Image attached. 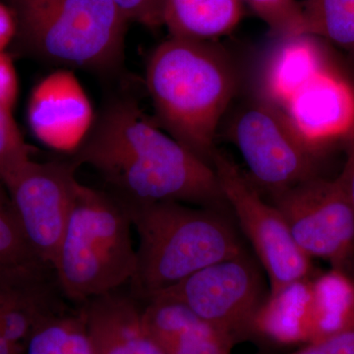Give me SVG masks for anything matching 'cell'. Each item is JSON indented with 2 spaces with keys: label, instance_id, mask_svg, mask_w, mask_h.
<instances>
[{
  "label": "cell",
  "instance_id": "9",
  "mask_svg": "<svg viewBox=\"0 0 354 354\" xmlns=\"http://www.w3.org/2000/svg\"><path fill=\"white\" fill-rule=\"evenodd\" d=\"M78 165L70 160H31L6 185L28 245L53 267L73 204Z\"/></svg>",
  "mask_w": 354,
  "mask_h": 354
},
{
  "label": "cell",
  "instance_id": "20",
  "mask_svg": "<svg viewBox=\"0 0 354 354\" xmlns=\"http://www.w3.org/2000/svg\"><path fill=\"white\" fill-rule=\"evenodd\" d=\"M301 34L354 53V0H308L302 7Z\"/></svg>",
  "mask_w": 354,
  "mask_h": 354
},
{
  "label": "cell",
  "instance_id": "3",
  "mask_svg": "<svg viewBox=\"0 0 354 354\" xmlns=\"http://www.w3.org/2000/svg\"><path fill=\"white\" fill-rule=\"evenodd\" d=\"M127 207L139 239L129 283L138 300L147 301L194 272L243 252L234 227L218 209L178 202Z\"/></svg>",
  "mask_w": 354,
  "mask_h": 354
},
{
  "label": "cell",
  "instance_id": "2",
  "mask_svg": "<svg viewBox=\"0 0 354 354\" xmlns=\"http://www.w3.org/2000/svg\"><path fill=\"white\" fill-rule=\"evenodd\" d=\"M146 86L156 124L212 165L216 130L236 87L227 55L209 41L171 37L151 53Z\"/></svg>",
  "mask_w": 354,
  "mask_h": 354
},
{
  "label": "cell",
  "instance_id": "15",
  "mask_svg": "<svg viewBox=\"0 0 354 354\" xmlns=\"http://www.w3.org/2000/svg\"><path fill=\"white\" fill-rule=\"evenodd\" d=\"M322 53L310 35L281 38L263 70V99L283 109L300 88L329 67Z\"/></svg>",
  "mask_w": 354,
  "mask_h": 354
},
{
  "label": "cell",
  "instance_id": "13",
  "mask_svg": "<svg viewBox=\"0 0 354 354\" xmlns=\"http://www.w3.org/2000/svg\"><path fill=\"white\" fill-rule=\"evenodd\" d=\"M120 290L78 305L93 353L165 354L147 330L139 300Z\"/></svg>",
  "mask_w": 354,
  "mask_h": 354
},
{
  "label": "cell",
  "instance_id": "4",
  "mask_svg": "<svg viewBox=\"0 0 354 354\" xmlns=\"http://www.w3.org/2000/svg\"><path fill=\"white\" fill-rule=\"evenodd\" d=\"M131 216L109 191L77 184L53 269L70 304L78 305L129 285L136 270Z\"/></svg>",
  "mask_w": 354,
  "mask_h": 354
},
{
  "label": "cell",
  "instance_id": "5",
  "mask_svg": "<svg viewBox=\"0 0 354 354\" xmlns=\"http://www.w3.org/2000/svg\"><path fill=\"white\" fill-rule=\"evenodd\" d=\"M8 1L16 38L39 59L101 74L122 64L129 21L113 0Z\"/></svg>",
  "mask_w": 354,
  "mask_h": 354
},
{
  "label": "cell",
  "instance_id": "25",
  "mask_svg": "<svg viewBox=\"0 0 354 354\" xmlns=\"http://www.w3.org/2000/svg\"><path fill=\"white\" fill-rule=\"evenodd\" d=\"M19 84L10 55L0 51V106L12 111L17 102Z\"/></svg>",
  "mask_w": 354,
  "mask_h": 354
},
{
  "label": "cell",
  "instance_id": "12",
  "mask_svg": "<svg viewBox=\"0 0 354 354\" xmlns=\"http://www.w3.org/2000/svg\"><path fill=\"white\" fill-rule=\"evenodd\" d=\"M301 139L316 153L354 131V90L330 67L290 97L283 109Z\"/></svg>",
  "mask_w": 354,
  "mask_h": 354
},
{
  "label": "cell",
  "instance_id": "10",
  "mask_svg": "<svg viewBox=\"0 0 354 354\" xmlns=\"http://www.w3.org/2000/svg\"><path fill=\"white\" fill-rule=\"evenodd\" d=\"M262 293L259 271L242 252L209 265L151 298L180 302L216 329L234 337L253 325L264 302Z\"/></svg>",
  "mask_w": 354,
  "mask_h": 354
},
{
  "label": "cell",
  "instance_id": "21",
  "mask_svg": "<svg viewBox=\"0 0 354 354\" xmlns=\"http://www.w3.org/2000/svg\"><path fill=\"white\" fill-rule=\"evenodd\" d=\"M39 261L32 252L16 216L6 184L0 180V265Z\"/></svg>",
  "mask_w": 354,
  "mask_h": 354
},
{
  "label": "cell",
  "instance_id": "24",
  "mask_svg": "<svg viewBox=\"0 0 354 354\" xmlns=\"http://www.w3.org/2000/svg\"><path fill=\"white\" fill-rule=\"evenodd\" d=\"M291 354H354V330L309 342Z\"/></svg>",
  "mask_w": 354,
  "mask_h": 354
},
{
  "label": "cell",
  "instance_id": "8",
  "mask_svg": "<svg viewBox=\"0 0 354 354\" xmlns=\"http://www.w3.org/2000/svg\"><path fill=\"white\" fill-rule=\"evenodd\" d=\"M272 196L302 252L341 270L354 251V212L339 181L314 176Z\"/></svg>",
  "mask_w": 354,
  "mask_h": 354
},
{
  "label": "cell",
  "instance_id": "18",
  "mask_svg": "<svg viewBox=\"0 0 354 354\" xmlns=\"http://www.w3.org/2000/svg\"><path fill=\"white\" fill-rule=\"evenodd\" d=\"M313 339L354 330V283L334 269L312 279Z\"/></svg>",
  "mask_w": 354,
  "mask_h": 354
},
{
  "label": "cell",
  "instance_id": "16",
  "mask_svg": "<svg viewBox=\"0 0 354 354\" xmlns=\"http://www.w3.org/2000/svg\"><path fill=\"white\" fill-rule=\"evenodd\" d=\"M253 327L281 344H309L313 339V293L310 278L270 292L256 313Z\"/></svg>",
  "mask_w": 354,
  "mask_h": 354
},
{
  "label": "cell",
  "instance_id": "6",
  "mask_svg": "<svg viewBox=\"0 0 354 354\" xmlns=\"http://www.w3.org/2000/svg\"><path fill=\"white\" fill-rule=\"evenodd\" d=\"M230 134L253 180L272 195L316 176L317 153L283 109L263 97L237 113Z\"/></svg>",
  "mask_w": 354,
  "mask_h": 354
},
{
  "label": "cell",
  "instance_id": "28",
  "mask_svg": "<svg viewBox=\"0 0 354 354\" xmlns=\"http://www.w3.org/2000/svg\"><path fill=\"white\" fill-rule=\"evenodd\" d=\"M17 25L10 7L0 2V51H6L7 46L16 38Z\"/></svg>",
  "mask_w": 354,
  "mask_h": 354
},
{
  "label": "cell",
  "instance_id": "14",
  "mask_svg": "<svg viewBox=\"0 0 354 354\" xmlns=\"http://www.w3.org/2000/svg\"><path fill=\"white\" fill-rule=\"evenodd\" d=\"M147 330L165 354H230L234 337L216 329L185 305L153 297L142 308Z\"/></svg>",
  "mask_w": 354,
  "mask_h": 354
},
{
  "label": "cell",
  "instance_id": "23",
  "mask_svg": "<svg viewBox=\"0 0 354 354\" xmlns=\"http://www.w3.org/2000/svg\"><path fill=\"white\" fill-rule=\"evenodd\" d=\"M129 22L149 28L164 26L162 12L165 0H113Z\"/></svg>",
  "mask_w": 354,
  "mask_h": 354
},
{
  "label": "cell",
  "instance_id": "1",
  "mask_svg": "<svg viewBox=\"0 0 354 354\" xmlns=\"http://www.w3.org/2000/svg\"><path fill=\"white\" fill-rule=\"evenodd\" d=\"M72 160L94 169L125 205L178 202L218 209L227 203L214 167L127 97L104 106Z\"/></svg>",
  "mask_w": 354,
  "mask_h": 354
},
{
  "label": "cell",
  "instance_id": "22",
  "mask_svg": "<svg viewBox=\"0 0 354 354\" xmlns=\"http://www.w3.org/2000/svg\"><path fill=\"white\" fill-rule=\"evenodd\" d=\"M31 160L12 111L0 106V180L6 186Z\"/></svg>",
  "mask_w": 354,
  "mask_h": 354
},
{
  "label": "cell",
  "instance_id": "19",
  "mask_svg": "<svg viewBox=\"0 0 354 354\" xmlns=\"http://www.w3.org/2000/svg\"><path fill=\"white\" fill-rule=\"evenodd\" d=\"M23 354H94L79 306H70L39 323Z\"/></svg>",
  "mask_w": 354,
  "mask_h": 354
},
{
  "label": "cell",
  "instance_id": "26",
  "mask_svg": "<svg viewBox=\"0 0 354 354\" xmlns=\"http://www.w3.org/2000/svg\"><path fill=\"white\" fill-rule=\"evenodd\" d=\"M21 265H0V308ZM0 354H22L0 337Z\"/></svg>",
  "mask_w": 354,
  "mask_h": 354
},
{
  "label": "cell",
  "instance_id": "27",
  "mask_svg": "<svg viewBox=\"0 0 354 354\" xmlns=\"http://www.w3.org/2000/svg\"><path fill=\"white\" fill-rule=\"evenodd\" d=\"M348 140V158L341 176L337 177V180L339 181L354 212V131Z\"/></svg>",
  "mask_w": 354,
  "mask_h": 354
},
{
  "label": "cell",
  "instance_id": "11",
  "mask_svg": "<svg viewBox=\"0 0 354 354\" xmlns=\"http://www.w3.org/2000/svg\"><path fill=\"white\" fill-rule=\"evenodd\" d=\"M27 118L39 141L53 150L74 153L90 134L97 115L75 73L62 68L32 88Z\"/></svg>",
  "mask_w": 354,
  "mask_h": 354
},
{
  "label": "cell",
  "instance_id": "17",
  "mask_svg": "<svg viewBox=\"0 0 354 354\" xmlns=\"http://www.w3.org/2000/svg\"><path fill=\"white\" fill-rule=\"evenodd\" d=\"M243 0H165L162 23L171 37L209 41L234 29Z\"/></svg>",
  "mask_w": 354,
  "mask_h": 354
},
{
  "label": "cell",
  "instance_id": "7",
  "mask_svg": "<svg viewBox=\"0 0 354 354\" xmlns=\"http://www.w3.org/2000/svg\"><path fill=\"white\" fill-rule=\"evenodd\" d=\"M227 203L255 249L271 283V292L309 278L311 262L293 241L285 218L266 203L252 183L218 149L212 160Z\"/></svg>",
  "mask_w": 354,
  "mask_h": 354
}]
</instances>
